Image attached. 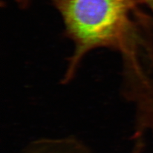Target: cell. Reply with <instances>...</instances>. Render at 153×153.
<instances>
[{"label": "cell", "instance_id": "cell-1", "mask_svg": "<svg viewBox=\"0 0 153 153\" xmlns=\"http://www.w3.org/2000/svg\"><path fill=\"white\" fill-rule=\"evenodd\" d=\"M149 0H57L66 31L76 46V57L100 47L122 49L131 59L135 74L146 70L141 57L153 66V40L142 35L141 22L136 19L140 2Z\"/></svg>", "mask_w": 153, "mask_h": 153}]
</instances>
